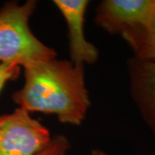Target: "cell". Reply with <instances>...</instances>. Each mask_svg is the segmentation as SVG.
<instances>
[{"mask_svg":"<svg viewBox=\"0 0 155 155\" xmlns=\"http://www.w3.org/2000/svg\"><path fill=\"white\" fill-rule=\"evenodd\" d=\"M155 0H104L96 10V23L110 35H123L144 27Z\"/></svg>","mask_w":155,"mask_h":155,"instance_id":"obj_4","label":"cell"},{"mask_svg":"<svg viewBox=\"0 0 155 155\" xmlns=\"http://www.w3.org/2000/svg\"><path fill=\"white\" fill-rule=\"evenodd\" d=\"M52 139L49 130L24 109L0 116V155H38Z\"/></svg>","mask_w":155,"mask_h":155,"instance_id":"obj_3","label":"cell"},{"mask_svg":"<svg viewBox=\"0 0 155 155\" xmlns=\"http://www.w3.org/2000/svg\"><path fill=\"white\" fill-rule=\"evenodd\" d=\"M91 155H107V154L104 153V152L100 151V150H93V151L91 152Z\"/></svg>","mask_w":155,"mask_h":155,"instance_id":"obj_10","label":"cell"},{"mask_svg":"<svg viewBox=\"0 0 155 155\" xmlns=\"http://www.w3.org/2000/svg\"><path fill=\"white\" fill-rule=\"evenodd\" d=\"M133 50L134 58L155 60V9L143 28L122 35Z\"/></svg>","mask_w":155,"mask_h":155,"instance_id":"obj_7","label":"cell"},{"mask_svg":"<svg viewBox=\"0 0 155 155\" xmlns=\"http://www.w3.org/2000/svg\"><path fill=\"white\" fill-rule=\"evenodd\" d=\"M37 2L6 3L0 10V63L20 67L57 57L55 50L42 43L32 33L29 19Z\"/></svg>","mask_w":155,"mask_h":155,"instance_id":"obj_2","label":"cell"},{"mask_svg":"<svg viewBox=\"0 0 155 155\" xmlns=\"http://www.w3.org/2000/svg\"><path fill=\"white\" fill-rule=\"evenodd\" d=\"M21 67L15 64L0 63V91L9 81L17 79L20 75Z\"/></svg>","mask_w":155,"mask_h":155,"instance_id":"obj_9","label":"cell"},{"mask_svg":"<svg viewBox=\"0 0 155 155\" xmlns=\"http://www.w3.org/2000/svg\"><path fill=\"white\" fill-rule=\"evenodd\" d=\"M70 147L69 140L66 136L56 135L52 139L48 147L38 155H68Z\"/></svg>","mask_w":155,"mask_h":155,"instance_id":"obj_8","label":"cell"},{"mask_svg":"<svg viewBox=\"0 0 155 155\" xmlns=\"http://www.w3.org/2000/svg\"><path fill=\"white\" fill-rule=\"evenodd\" d=\"M130 94L145 122L155 136V60L127 61Z\"/></svg>","mask_w":155,"mask_h":155,"instance_id":"obj_6","label":"cell"},{"mask_svg":"<svg viewBox=\"0 0 155 155\" xmlns=\"http://www.w3.org/2000/svg\"><path fill=\"white\" fill-rule=\"evenodd\" d=\"M54 5L65 18L68 28L70 60L78 66L93 64L98 59V50L88 41L84 31L87 0H54Z\"/></svg>","mask_w":155,"mask_h":155,"instance_id":"obj_5","label":"cell"},{"mask_svg":"<svg viewBox=\"0 0 155 155\" xmlns=\"http://www.w3.org/2000/svg\"><path fill=\"white\" fill-rule=\"evenodd\" d=\"M24 84L12 95L13 102L28 112L52 114L62 123L80 125L91 101L83 66L56 58L23 67Z\"/></svg>","mask_w":155,"mask_h":155,"instance_id":"obj_1","label":"cell"}]
</instances>
